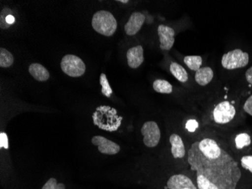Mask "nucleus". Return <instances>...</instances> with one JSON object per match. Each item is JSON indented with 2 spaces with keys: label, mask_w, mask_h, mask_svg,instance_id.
I'll return each instance as SVG.
<instances>
[{
  "label": "nucleus",
  "mask_w": 252,
  "mask_h": 189,
  "mask_svg": "<svg viewBox=\"0 0 252 189\" xmlns=\"http://www.w3.org/2000/svg\"><path fill=\"white\" fill-rule=\"evenodd\" d=\"M252 143L251 136L247 133H240L236 136L235 139L236 148L238 149H243V148L249 146Z\"/></svg>",
  "instance_id": "nucleus-20"
},
{
  "label": "nucleus",
  "mask_w": 252,
  "mask_h": 189,
  "mask_svg": "<svg viewBox=\"0 0 252 189\" xmlns=\"http://www.w3.org/2000/svg\"><path fill=\"white\" fill-rule=\"evenodd\" d=\"M244 111L246 113L252 116V95L245 102Z\"/></svg>",
  "instance_id": "nucleus-26"
},
{
  "label": "nucleus",
  "mask_w": 252,
  "mask_h": 189,
  "mask_svg": "<svg viewBox=\"0 0 252 189\" xmlns=\"http://www.w3.org/2000/svg\"><path fill=\"white\" fill-rule=\"evenodd\" d=\"M0 141H1L0 147L5 148V149H8V137H7V135L5 133H1V134H0Z\"/></svg>",
  "instance_id": "nucleus-27"
},
{
  "label": "nucleus",
  "mask_w": 252,
  "mask_h": 189,
  "mask_svg": "<svg viewBox=\"0 0 252 189\" xmlns=\"http://www.w3.org/2000/svg\"><path fill=\"white\" fill-rule=\"evenodd\" d=\"M127 61L128 65L132 69L139 68L144 62V49L141 45L132 47L127 52Z\"/></svg>",
  "instance_id": "nucleus-12"
},
{
  "label": "nucleus",
  "mask_w": 252,
  "mask_h": 189,
  "mask_svg": "<svg viewBox=\"0 0 252 189\" xmlns=\"http://www.w3.org/2000/svg\"><path fill=\"white\" fill-rule=\"evenodd\" d=\"M158 35L159 38L160 49L162 50H170L175 43V32L173 28L166 25H159Z\"/></svg>",
  "instance_id": "nucleus-9"
},
{
  "label": "nucleus",
  "mask_w": 252,
  "mask_h": 189,
  "mask_svg": "<svg viewBox=\"0 0 252 189\" xmlns=\"http://www.w3.org/2000/svg\"><path fill=\"white\" fill-rule=\"evenodd\" d=\"M198 189H219L214 183L209 181L207 178H205L202 175H197Z\"/></svg>",
  "instance_id": "nucleus-21"
},
{
  "label": "nucleus",
  "mask_w": 252,
  "mask_h": 189,
  "mask_svg": "<svg viewBox=\"0 0 252 189\" xmlns=\"http://www.w3.org/2000/svg\"><path fill=\"white\" fill-rule=\"evenodd\" d=\"M15 17L13 15H9L5 18V22L8 24V25H11L15 22Z\"/></svg>",
  "instance_id": "nucleus-29"
},
{
  "label": "nucleus",
  "mask_w": 252,
  "mask_h": 189,
  "mask_svg": "<svg viewBox=\"0 0 252 189\" xmlns=\"http://www.w3.org/2000/svg\"><path fill=\"white\" fill-rule=\"evenodd\" d=\"M170 72L180 82H185L188 80V75L186 70L176 62H172L171 64Z\"/></svg>",
  "instance_id": "nucleus-16"
},
{
  "label": "nucleus",
  "mask_w": 252,
  "mask_h": 189,
  "mask_svg": "<svg viewBox=\"0 0 252 189\" xmlns=\"http://www.w3.org/2000/svg\"><path fill=\"white\" fill-rule=\"evenodd\" d=\"M61 67L63 73L72 77L83 76L86 72V65L79 57L66 55L62 58Z\"/></svg>",
  "instance_id": "nucleus-4"
},
{
  "label": "nucleus",
  "mask_w": 252,
  "mask_h": 189,
  "mask_svg": "<svg viewBox=\"0 0 252 189\" xmlns=\"http://www.w3.org/2000/svg\"><path fill=\"white\" fill-rule=\"evenodd\" d=\"M120 2H123V3H127L128 2V0H120Z\"/></svg>",
  "instance_id": "nucleus-30"
},
{
  "label": "nucleus",
  "mask_w": 252,
  "mask_h": 189,
  "mask_svg": "<svg viewBox=\"0 0 252 189\" xmlns=\"http://www.w3.org/2000/svg\"><path fill=\"white\" fill-rule=\"evenodd\" d=\"M141 134L144 136V143L147 147L155 148L159 143L161 132L156 122L144 123L141 128Z\"/></svg>",
  "instance_id": "nucleus-7"
},
{
  "label": "nucleus",
  "mask_w": 252,
  "mask_h": 189,
  "mask_svg": "<svg viewBox=\"0 0 252 189\" xmlns=\"http://www.w3.org/2000/svg\"><path fill=\"white\" fill-rule=\"evenodd\" d=\"M100 83L101 85V92L104 94V96L110 98L113 94V90L109 84L108 80H107V76L104 74H101L100 76Z\"/></svg>",
  "instance_id": "nucleus-22"
},
{
  "label": "nucleus",
  "mask_w": 252,
  "mask_h": 189,
  "mask_svg": "<svg viewBox=\"0 0 252 189\" xmlns=\"http://www.w3.org/2000/svg\"><path fill=\"white\" fill-rule=\"evenodd\" d=\"M168 189H199L192 180L183 174L174 175L167 182Z\"/></svg>",
  "instance_id": "nucleus-11"
},
{
  "label": "nucleus",
  "mask_w": 252,
  "mask_h": 189,
  "mask_svg": "<svg viewBox=\"0 0 252 189\" xmlns=\"http://www.w3.org/2000/svg\"><path fill=\"white\" fill-rule=\"evenodd\" d=\"M246 78L248 82L250 83L251 85H252V66L247 70V72H246Z\"/></svg>",
  "instance_id": "nucleus-28"
},
{
  "label": "nucleus",
  "mask_w": 252,
  "mask_h": 189,
  "mask_svg": "<svg viewBox=\"0 0 252 189\" xmlns=\"http://www.w3.org/2000/svg\"><path fill=\"white\" fill-rule=\"evenodd\" d=\"M249 55L241 49H234L224 54L222 57V66L227 70H234L247 66Z\"/></svg>",
  "instance_id": "nucleus-5"
},
{
  "label": "nucleus",
  "mask_w": 252,
  "mask_h": 189,
  "mask_svg": "<svg viewBox=\"0 0 252 189\" xmlns=\"http://www.w3.org/2000/svg\"><path fill=\"white\" fill-rule=\"evenodd\" d=\"M42 189H65L63 183H58L55 178H51L47 183L44 185Z\"/></svg>",
  "instance_id": "nucleus-23"
},
{
  "label": "nucleus",
  "mask_w": 252,
  "mask_h": 189,
  "mask_svg": "<svg viewBox=\"0 0 252 189\" xmlns=\"http://www.w3.org/2000/svg\"><path fill=\"white\" fill-rule=\"evenodd\" d=\"M154 90L158 93L170 94L172 92L173 88L171 86V83L168 81L164 80V79H157L154 81V85H153Z\"/></svg>",
  "instance_id": "nucleus-17"
},
{
  "label": "nucleus",
  "mask_w": 252,
  "mask_h": 189,
  "mask_svg": "<svg viewBox=\"0 0 252 189\" xmlns=\"http://www.w3.org/2000/svg\"><path fill=\"white\" fill-rule=\"evenodd\" d=\"M241 165L243 168L252 173V155L244 156L242 157Z\"/></svg>",
  "instance_id": "nucleus-24"
},
{
  "label": "nucleus",
  "mask_w": 252,
  "mask_h": 189,
  "mask_svg": "<svg viewBox=\"0 0 252 189\" xmlns=\"http://www.w3.org/2000/svg\"><path fill=\"white\" fill-rule=\"evenodd\" d=\"M188 161L196 175H202L219 189H236L241 178L237 161L209 138L192 143Z\"/></svg>",
  "instance_id": "nucleus-1"
},
{
  "label": "nucleus",
  "mask_w": 252,
  "mask_h": 189,
  "mask_svg": "<svg viewBox=\"0 0 252 189\" xmlns=\"http://www.w3.org/2000/svg\"><path fill=\"white\" fill-rule=\"evenodd\" d=\"M236 112L234 106L227 101H224L216 105L214 109V120L219 124L230 123L234 118Z\"/></svg>",
  "instance_id": "nucleus-6"
},
{
  "label": "nucleus",
  "mask_w": 252,
  "mask_h": 189,
  "mask_svg": "<svg viewBox=\"0 0 252 189\" xmlns=\"http://www.w3.org/2000/svg\"><path fill=\"white\" fill-rule=\"evenodd\" d=\"M92 143L94 146H97L98 147L99 151L104 154L114 155L118 153L120 151V146L119 145L103 136H94L92 139Z\"/></svg>",
  "instance_id": "nucleus-8"
},
{
  "label": "nucleus",
  "mask_w": 252,
  "mask_h": 189,
  "mask_svg": "<svg viewBox=\"0 0 252 189\" xmlns=\"http://www.w3.org/2000/svg\"><path fill=\"white\" fill-rule=\"evenodd\" d=\"M29 72L34 79L41 82L48 80L50 76L49 71L40 64L33 63L30 65Z\"/></svg>",
  "instance_id": "nucleus-14"
},
{
  "label": "nucleus",
  "mask_w": 252,
  "mask_h": 189,
  "mask_svg": "<svg viewBox=\"0 0 252 189\" xmlns=\"http://www.w3.org/2000/svg\"><path fill=\"white\" fill-rule=\"evenodd\" d=\"M199 127V123L196 120H189L186 123V128L189 132H194Z\"/></svg>",
  "instance_id": "nucleus-25"
},
{
  "label": "nucleus",
  "mask_w": 252,
  "mask_h": 189,
  "mask_svg": "<svg viewBox=\"0 0 252 189\" xmlns=\"http://www.w3.org/2000/svg\"><path fill=\"white\" fill-rule=\"evenodd\" d=\"M93 28L98 34L106 37L113 36L117 29V21L108 11H97L93 15Z\"/></svg>",
  "instance_id": "nucleus-3"
},
{
  "label": "nucleus",
  "mask_w": 252,
  "mask_h": 189,
  "mask_svg": "<svg viewBox=\"0 0 252 189\" xmlns=\"http://www.w3.org/2000/svg\"><path fill=\"white\" fill-rule=\"evenodd\" d=\"M14 63V57L11 52L7 49H0V67L1 68H9Z\"/></svg>",
  "instance_id": "nucleus-19"
},
{
  "label": "nucleus",
  "mask_w": 252,
  "mask_h": 189,
  "mask_svg": "<svg viewBox=\"0 0 252 189\" xmlns=\"http://www.w3.org/2000/svg\"><path fill=\"white\" fill-rule=\"evenodd\" d=\"M184 61L187 66L194 72H197L202 66V58L199 55H188L185 57Z\"/></svg>",
  "instance_id": "nucleus-18"
},
{
  "label": "nucleus",
  "mask_w": 252,
  "mask_h": 189,
  "mask_svg": "<svg viewBox=\"0 0 252 189\" xmlns=\"http://www.w3.org/2000/svg\"><path fill=\"white\" fill-rule=\"evenodd\" d=\"M170 143L171 145V153L174 158H183L186 154L185 144L182 139L177 134H172L170 136Z\"/></svg>",
  "instance_id": "nucleus-13"
},
{
  "label": "nucleus",
  "mask_w": 252,
  "mask_h": 189,
  "mask_svg": "<svg viewBox=\"0 0 252 189\" xmlns=\"http://www.w3.org/2000/svg\"><path fill=\"white\" fill-rule=\"evenodd\" d=\"M145 21V15L141 12H134L131 14L128 22L125 25V31L128 36H134L139 32Z\"/></svg>",
  "instance_id": "nucleus-10"
},
{
  "label": "nucleus",
  "mask_w": 252,
  "mask_h": 189,
  "mask_svg": "<svg viewBox=\"0 0 252 189\" xmlns=\"http://www.w3.org/2000/svg\"><path fill=\"white\" fill-rule=\"evenodd\" d=\"M94 124L106 131H117L121 126L123 117L117 114V110L110 106H100L93 113Z\"/></svg>",
  "instance_id": "nucleus-2"
},
{
  "label": "nucleus",
  "mask_w": 252,
  "mask_h": 189,
  "mask_svg": "<svg viewBox=\"0 0 252 189\" xmlns=\"http://www.w3.org/2000/svg\"><path fill=\"white\" fill-rule=\"evenodd\" d=\"M214 77V72L209 67L201 68L198 70L195 75V80L198 84L202 86H206L212 80Z\"/></svg>",
  "instance_id": "nucleus-15"
}]
</instances>
